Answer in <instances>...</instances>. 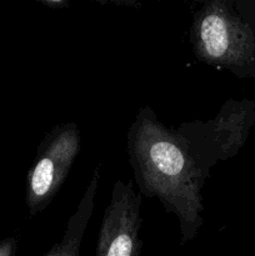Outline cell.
Masks as SVG:
<instances>
[{
	"label": "cell",
	"instance_id": "3957f363",
	"mask_svg": "<svg viewBox=\"0 0 255 256\" xmlns=\"http://www.w3.org/2000/svg\"><path fill=\"white\" fill-rule=\"evenodd\" d=\"M255 124V102L230 99L216 116L208 122H186L175 128L202 166L210 172L218 162L228 160L240 152Z\"/></svg>",
	"mask_w": 255,
	"mask_h": 256
},
{
	"label": "cell",
	"instance_id": "5b68a950",
	"mask_svg": "<svg viewBox=\"0 0 255 256\" xmlns=\"http://www.w3.org/2000/svg\"><path fill=\"white\" fill-rule=\"evenodd\" d=\"M142 194L132 182H114L98 236L96 256H142Z\"/></svg>",
	"mask_w": 255,
	"mask_h": 256
},
{
	"label": "cell",
	"instance_id": "6da1fadb",
	"mask_svg": "<svg viewBox=\"0 0 255 256\" xmlns=\"http://www.w3.org/2000/svg\"><path fill=\"white\" fill-rule=\"evenodd\" d=\"M126 150L140 194L159 200L176 216L182 244L192 242L204 224L202 190L210 172L185 138L142 106L128 130Z\"/></svg>",
	"mask_w": 255,
	"mask_h": 256
},
{
	"label": "cell",
	"instance_id": "277c9868",
	"mask_svg": "<svg viewBox=\"0 0 255 256\" xmlns=\"http://www.w3.org/2000/svg\"><path fill=\"white\" fill-rule=\"evenodd\" d=\"M80 148V130L74 122L55 125L45 135L26 175V205L30 215H38L54 200Z\"/></svg>",
	"mask_w": 255,
	"mask_h": 256
},
{
	"label": "cell",
	"instance_id": "52a82bcc",
	"mask_svg": "<svg viewBox=\"0 0 255 256\" xmlns=\"http://www.w3.org/2000/svg\"><path fill=\"white\" fill-rule=\"evenodd\" d=\"M18 242L14 238H6L0 242V256H15Z\"/></svg>",
	"mask_w": 255,
	"mask_h": 256
},
{
	"label": "cell",
	"instance_id": "ba28073f",
	"mask_svg": "<svg viewBox=\"0 0 255 256\" xmlns=\"http://www.w3.org/2000/svg\"><path fill=\"white\" fill-rule=\"evenodd\" d=\"M40 2H42V4L48 5L50 8H62L68 5V2H64V0H42Z\"/></svg>",
	"mask_w": 255,
	"mask_h": 256
},
{
	"label": "cell",
	"instance_id": "7a4b0ae2",
	"mask_svg": "<svg viewBox=\"0 0 255 256\" xmlns=\"http://www.w3.org/2000/svg\"><path fill=\"white\" fill-rule=\"evenodd\" d=\"M252 2L212 0L192 16L189 32L198 60L238 78H255V9Z\"/></svg>",
	"mask_w": 255,
	"mask_h": 256
},
{
	"label": "cell",
	"instance_id": "8992f818",
	"mask_svg": "<svg viewBox=\"0 0 255 256\" xmlns=\"http://www.w3.org/2000/svg\"><path fill=\"white\" fill-rule=\"evenodd\" d=\"M99 180V169H95L76 210L68 220L66 229L62 240L55 242L54 246L42 256H79L82 238L94 212Z\"/></svg>",
	"mask_w": 255,
	"mask_h": 256
}]
</instances>
